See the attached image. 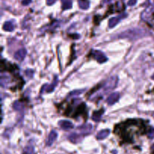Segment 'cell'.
I'll return each instance as SVG.
<instances>
[{"instance_id": "7402d4cb", "label": "cell", "mask_w": 154, "mask_h": 154, "mask_svg": "<svg viewBox=\"0 0 154 154\" xmlns=\"http://www.w3.org/2000/svg\"><path fill=\"white\" fill-rule=\"evenodd\" d=\"M26 75L29 78H32L33 77V75H34V72L33 70H30V69H27L26 71Z\"/></svg>"}, {"instance_id": "ac0fdd59", "label": "cell", "mask_w": 154, "mask_h": 154, "mask_svg": "<svg viewBox=\"0 0 154 154\" xmlns=\"http://www.w3.org/2000/svg\"><path fill=\"white\" fill-rule=\"evenodd\" d=\"M14 109L17 111H21L24 109V104L23 102H20V101H16L13 105Z\"/></svg>"}, {"instance_id": "277c9868", "label": "cell", "mask_w": 154, "mask_h": 154, "mask_svg": "<svg viewBox=\"0 0 154 154\" xmlns=\"http://www.w3.org/2000/svg\"><path fill=\"white\" fill-rule=\"evenodd\" d=\"M126 17H127V14L123 13V14H120V15H118L117 17H112V18H110V19L109 20V22H108L109 28L111 29V28H114V27H116L117 25L120 23L122 20L125 19Z\"/></svg>"}, {"instance_id": "44dd1931", "label": "cell", "mask_w": 154, "mask_h": 154, "mask_svg": "<svg viewBox=\"0 0 154 154\" xmlns=\"http://www.w3.org/2000/svg\"><path fill=\"white\" fill-rule=\"evenodd\" d=\"M147 136H148L149 138L153 139L154 138V128L151 127L149 130V132H147Z\"/></svg>"}, {"instance_id": "603a6c76", "label": "cell", "mask_w": 154, "mask_h": 154, "mask_svg": "<svg viewBox=\"0 0 154 154\" xmlns=\"http://www.w3.org/2000/svg\"><path fill=\"white\" fill-rule=\"evenodd\" d=\"M136 2H137V0H129V2H128V5L129 6H133L136 4Z\"/></svg>"}, {"instance_id": "9a60e30c", "label": "cell", "mask_w": 154, "mask_h": 154, "mask_svg": "<svg viewBox=\"0 0 154 154\" xmlns=\"http://www.w3.org/2000/svg\"><path fill=\"white\" fill-rule=\"evenodd\" d=\"M3 29L6 32H12L14 29V25L12 21H7L3 25Z\"/></svg>"}, {"instance_id": "52a82bcc", "label": "cell", "mask_w": 154, "mask_h": 154, "mask_svg": "<svg viewBox=\"0 0 154 154\" xmlns=\"http://www.w3.org/2000/svg\"><path fill=\"white\" fill-rule=\"evenodd\" d=\"M78 130L83 135H87L91 133L93 130V126L91 124H84L78 128Z\"/></svg>"}, {"instance_id": "5b68a950", "label": "cell", "mask_w": 154, "mask_h": 154, "mask_svg": "<svg viewBox=\"0 0 154 154\" xmlns=\"http://www.w3.org/2000/svg\"><path fill=\"white\" fill-rule=\"evenodd\" d=\"M154 17V6H150L147 8L141 14V17L144 20L148 22Z\"/></svg>"}, {"instance_id": "7a4b0ae2", "label": "cell", "mask_w": 154, "mask_h": 154, "mask_svg": "<svg viewBox=\"0 0 154 154\" xmlns=\"http://www.w3.org/2000/svg\"><path fill=\"white\" fill-rule=\"evenodd\" d=\"M118 83V78L117 76H114L110 78L109 79L106 80L105 82L103 83L102 87L101 88V91L102 92V93H106L114 89V88H116L117 86Z\"/></svg>"}, {"instance_id": "d6986e66", "label": "cell", "mask_w": 154, "mask_h": 154, "mask_svg": "<svg viewBox=\"0 0 154 154\" xmlns=\"http://www.w3.org/2000/svg\"><path fill=\"white\" fill-rule=\"evenodd\" d=\"M35 149L32 145H28L23 149L22 154H34Z\"/></svg>"}, {"instance_id": "5bb4252c", "label": "cell", "mask_w": 154, "mask_h": 154, "mask_svg": "<svg viewBox=\"0 0 154 154\" xmlns=\"http://www.w3.org/2000/svg\"><path fill=\"white\" fill-rule=\"evenodd\" d=\"M109 134H110V130L108 129H107L101 130V131L97 134V135H96V138H97L98 140H102V139L106 138L109 135Z\"/></svg>"}, {"instance_id": "7c38bea8", "label": "cell", "mask_w": 154, "mask_h": 154, "mask_svg": "<svg viewBox=\"0 0 154 154\" xmlns=\"http://www.w3.org/2000/svg\"><path fill=\"white\" fill-rule=\"evenodd\" d=\"M69 141L71 142L74 143V144H78V143H80V141L83 140V137L80 136V135H78V133H72L69 135L68 137Z\"/></svg>"}, {"instance_id": "30bf717a", "label": "cell", "mask_w": 154, "mask_h": 154, "mask_svg": "<svg viewBox=\"0 0 154 154\" xmlns=\"http://www.w3.org/2000/svg\"><path fill=\"white\" fill-rule=\"evenodd\" d=\"M58 124H59V127L64 130L72 129L74 127V125H73L72 123L69 121V120H60Z\"/></svg>"}, {"instance_id": "83f0119b", "label": "cell", "mask_w": 154, "mask_h": 154, "mask_svg": "<svg viewBox=\"0 0 154 154\" xmlns=\"http://www.w3.org/2000/svg\"><path fill=\"white\" fill-rule=\"evenodd\" d=\"M152 78H153V80H154V74H153V76H152Z\"/></svg>"}, {"instance_id": "484cf974", "label": "cell", "mask_w": 154, "mask_h": 154, "mask_svg": "<svg viewBox=\"0 0 154 154\" xmlns=\"http://www.w3.org/2000/svg\"><path fill=\"white\" fill-rule=\"evenodd\" d=\"M112 0H103L102 2L103 4H106V3H108V2H110Z\"/></svg>"}, {"instance_id": "cb8c5ba5", "label": "cell", "mask_w": 154, "mask_h": 154, "mask_svg": "<svg viewBox=\"0 0 154 154\" xmlns=\"http://www.w3.org/2000/svg\"><path fill=\"white\" fill-rule=\"evenodd\" d=\"M31 2H32V0H23L22 1V5H28L29 4H30Z\"/></svg>"}, {"instance_id": "8992f818", "label": "cell", "mask_w": 154, "mask_h": 154, "mask_svg": "<svg viewBox=\"0 0 154 154\" xmlns=\"http://www.w3.org/2000/svg\"><path fill=\"white\" fill-rule=\"evenodd\" d=\"M93 56L99 63H105L108 59V57L102 52L99 51V50H93Z\"/></svg>"}, {"instance_id": "9c48e42d", "label": "cell", "mask_w": 154, "mask_h": 154, "mask_svg": "<svg viewBox=\"0 0 154 154\" xmlns=\"http://www.w3.org/2000/svg\"><path fill=\"white\" fill-rule=\"evenodd\" d=\"M120 95L119 93L116 92V93H114L110 94L108 96V98L107 99V103L108 105H114L115 103H117L118 102V100L120 99Z\"/></svg>"}, {"instance_id": "8fae6325", "label": "cell", "mask_w": 154, "mask_h": 154, "mask_svg": "<svg viewBox=\"0 0 154 154\" xmlns=\"http://www.w3.org/2000/svg\"><path fill=\"white\" fill-rule=\"evenodd\" d=\"M57 132L54 131V130L50 132V135H48V140H47V141H46V145L48 147L51 146V145L53 144V142L57 140Z\"/></svg>"}, {"instance_id": "6da1fadb", "label": "cell", "mask_w": 154, "mask_h": 154, "mask_svg": "<svg viewBox=\"0 0 154 154\" xmlns=\"http://www.w3.org/2000/svg\"><path fill=\"white\" fill-rule=\"evenodd\" d=\"M145 35H146V32L141 29H130L118 35L117 38H129L134 40L145 36Z\"/></svg>"}, {"instance_id": "3957f363", "label": "cell", "mask_w": 154, "mask_h": 154, "mask_svg": "<svg viewBox=\"0 0 154 154\" xmlns=\"http://www.w3.org/2000/svg\"><path fill=\"white\" fill-rule=\"evenodd\" d=\"M57 84H58V78L57 76H55L54 79H53V81L52 82L51 84H44L42 88V90H41V93H52V92L54 90V89L56 88V87L57 86Z\"/></svg>"}, {"instance_id": "ba28073f", "label": "cell", "mask_w": 154, "mask_h": 154, "mask_svg": "<svg viewBox=\"0 0 154 154\" xmlns=\"http://www.w3.org/2000/svg\"><path fill=\"white\" fill-rule=\"evenodd\" d=\"M27 50L25 49V48H20V49L18 50L14 53V59H15L16 60L21 62V61H23V59H25V57L27 56Z\"/></svg>"}, {"instance_id": "4316f807", "label": "cell", "mask_w": 154, "mask_h": 154, "mask_svg": "<svg viewBox=\"0 0 154 154\" xmlns=\"http://www.w3.org/2000/svg\"><path fill=\"white\" fill-rule=\"evenodd\" d=\"M152 150H153V153H154V144L152 146Z\"/></svg>"}, {"instance_id": "d4e9b609", "label": "cell", "mask_w": 154, "mask_h": 154, "mask_svg": "<svg viewBox=\"0 0 154 154\" xmlns=\"http://www.w3.org/2000/svg\"><path fill=\"white\" fill-rule=\"evenodd\" d=\"M57 0H47V5H52L53 4H54Z\"/></svg>"}, {"instance_id": "2e32d148", "label": "cell", "mask_w": 154, "mask_h": 154, "mask_svg": "<svg viewBox=\"0 0 154 154\" xmlns=\"http://www.w3.org/2000/svg\"><path fill=\"white\" fill-rule=\"evenodd\" d=\"M72 7V0H62L63 10L70 9Z\"/></svg>"}, {"instance_id": "4fadbf2b", "label": "cell", "mask_w": 154, "mask_h": 154, "mask_svg": "<svg viewBox=\"0 0 154 154\" xmlns=\"http://www.w3.org/2000/svg\"><path fill=\"white\" fill-rule=\"evenodd\" d=\"M104 109H100L99 110H96V111H94L93 114V116H92V119L95 122H99L101 120V118L103 115V113H104Z\"/></svg>"}, {"instance_id": "e0dca14e", "label": "cell", "mask_w": 154, "mask_h": 154, "mask_svg": "<svg viewBox=\"0 0 154 154\" xmlns=\"http://www.w3.org/2000/svg\"><path fill=\"white\" fill-rule=\"evenodd\" d=\"M78 5L81 9L87 10L89 7V2L88 0H79L78 1Z\"/></svg>"}, {"instance_id": "ffe728a7", "label": "cell", "mask_w": 154, "mask_h": 154, "mask_svg": "<svg viewBox=\"0 0 154 154\" xmlns=\"http://www.w3.org/2000/svg\"><path fill=\"white\" fill-rule=\"evenodd\" d=\"M84 92V89H78V90H74V91L71 92L68 95V98H71L75 95H79Z\"/></svg>"}]
</instances>
